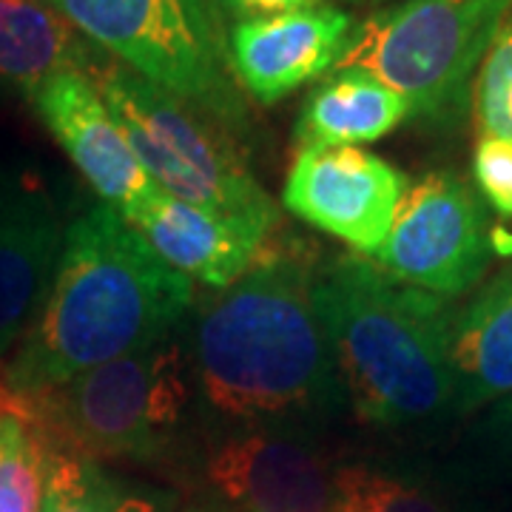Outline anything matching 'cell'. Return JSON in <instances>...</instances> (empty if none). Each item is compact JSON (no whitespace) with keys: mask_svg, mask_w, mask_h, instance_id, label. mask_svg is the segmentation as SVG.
Masks as SVG:
<instances>
[{"mask_svg":"<svg viewBox=\"0 0 512 512\" xmlns=\"http://www.w3.org/2000/svg\"><path fill=\"white\" fill-rule=\"evenodd\" d=\"M194 285L120 211L100 202L66 228L55 282L35 325L0 367V390L40 396L134 350L168 339Z\"/></svg>","mask_w":512,"mask_h":512,"instance_id":"6da1fadb","label":"cell"},{"mask_svg":"<svg viewBox=\"0 0 512 512\" xmlns=\"http://www.w3.org/2000/svg\"><path fill=\"white\" fill-rule=\"evenodd\" d=\"M313 271L293 251L262 254L197 325L202 393L239 421L316 413L339 396V373L313 302Z\"/></svg>","mask_w":512,"mask_h":512,"instance_id":"7a4b0ae2","label":"cell"},{"mask_svg":"<svg viewBox=\"0 0 512 512\" xmlns=\"http://www.w3.org/2000/svg\"><path fill=\"white\" fill-rule=\"evenodd\" d=\"M313 302L359 419L402 427L453 407L450 299L399 282L365 256L313 274Z\"/></svg>","mask_w":512,"mask_h":512,"instance_id":"3957f363","label":"cell"},{"mask_svg":"<svg viewBox=\"0 0 512 512\" xmlns=\"http://www.w3.org/2000/svg\"><path fill=\"white\" fill-rule=\"evenodd\" d=\"M512 0H402L353 23L336 69H365L407 100L413 120L453 126Z\"/></svg>","mask_w":512,"mask_h":512,"instance_id":"277c9868","label":"cell"},{"mask_svg":"<svg viewBox=\"0 0 512 512\" xmlns=\"http://www.w3.org/2000/svg\"><path fill=\"white\" fill-rule=\"evenodd\" d=\"M0 396L55 450L97 464L100 458L151 461L174 439L188 407L183 350L163 339L40 396L18 399L3 390Z\"/></svg>","mask_w":512,"mask_h":512,"instance_id":"5b68a950","label":"cell"},{"mask_svg":"<svg viewBox=\"0 0 512 512\" xmlns=\"http://www.w3.org/2000/svg\"><path fill=\"white\" fill-rule=\"evenodd\" d=\"M89 43L208 120L239 128L217 0H49Z\"/></svg>","mask_w":512,"mask_h":512,"instance_id":"8992f818","label":"cell"},{"mask_svg":"<svg viewBox=\"0 0 512 512\" xmlns=\"http://www.w3.org/2000/svg\"><path fill=\"white\" fill-rule=\"evenodd\" d=\"M89 77L120 123L154 185L197 208L254 225L265 237L279 222L274 200L228 140L177 97L126 66H97Z\"/></svg>","mask_w":512,"mask_h":512,"instance_id":"52a82bcc","label":"cell"},{"mask_svg":"<svg viewBox=\"0 0 512 512\" xmlns=\"http://www.w3.org/2000/svg\"><path fill=\"white\" fill-rule=\"evenodd\" d=\"M487 208L453 171L407 185L376 265L413 288L453 299L473 291L493 259Z\"/></svg>","mask_w":512,"mask_h":512,"instance_id":"ba28073f","label":"cell"},{"mask_svg":"<svg viewBox=\"0 0 512 512\" xmlns=\"http://www.w3.org/2000/svg\"><path fill=\"white\" fill-rule=\"evenodd\" d=\"M407 185L396 165L365 148H299L285 177L282 205L350 251L376 256Z\"/></svg>","mask_w":512,"mask_h":512,"instance_id":"9c48e42d","label":"cell"},{"mask_svg":"<svg viewBox=\"0 0 512 512\" xmlns=\"http://www.w3.org/2000/svg\"><path fill=\"white\" fill-rule=\"evenodd\" d=\"M29 97L74 168L114 211L128 217L160 191L89 74H52Z\"/></svg>","mask_w":512,"mask_h":512,"instance_id":"30bf717a","label":"cell"},{"mask_svg":"<svg viewBox=\"0 0 512 512\" xmlns=\"http://www.w3.org/2000/svg\"><path fill=\"white\" fill-rule=\"evenodd\" d=\"M63 237L52 194L26 174H0V367L35 325Z\"/></svg>","mask_w":512,"mask_h":512,"instance_id":"8fae6325","label":"cell"},{"mask_svg":"<svg viewBox=\"0 0 512 512\" xmlns=\"http://www.w3.org/2000/svg\"><path fill=\"white\" fill-rule=\"evenodd\" d=\"M350 32L353 18L333 6L239 20L228 35L231 74L256 103L274 106L336 69Z\"/></svg>","mask_w":512,"mask_h":512,"instance_id":"7c38bea8","label":"cell"},{"mask_svg":"<svg viewBox=\"0 0 512 512\" xmlns=\"http://www.w3.org/2000/svg\"><path fill=\"white\" fill-rule=\"evenodd\" d=\"M208 478L237 512H333L339 470L299 436L256 430L225 441Z\"/></svg>","mask_w":512,"mask_h":512,"instance_id":"4fadbf2b","label":"cell"},{"mask_svg":"<svg viewBox=\"0 0 512 512\" xmlns=\"http://www.w3.org/2000/svg\"><path fill=\"white\" fill-rule=\"evenodd\" d=\"M126 222L177 274L225 291L262 256L265 234L248 222L214 214L165 191L134 208Z\"/></svg>","mask_w":512,"mask_h":512,"instance_id":"5bb4252c","label":"cell"},{"mask_svg":"<svg viewBox=\"0 0 512 512\" xmlns=\"http://www.w3.org/2000/svg\"><path fill=\"white\" fill-rule=\"evenodd\" d=\"M450 370L458 413L512 396V262L453 313Z\"/></svg>","mask_w":512,"mask_h":512,"instance_id":"9a60e30c","label":"cell"},{"mask_svg":"<svg viewBox=\"0 0 512 512\" xmlns=\"http://www.w3.org/2000/svg\"><path fill=\"white\" fill-rule=\"evenodd\" d=\"M410 117L407 100L365 69H336L302 103L299 148L362 146L387 137Z\"/></svg>","mask_w":512,"mask_h":512,"instance_id":"2e32d148","label":"cell"},{"mask_svg":"<svg viewBox=\"0 0 512 512\" xmlns=\"http://www.w3.org/2000/svg\"><path fill=\"white\" fill-rule=\"evenodd\" d=\"M80 32L49 0H0V80L32 92L60 72H89Z\"/></svg>","mask_w":512,"mask_h":512,"instance_id":"e0dca14e","label":"cell"},{"mask_svg":"<svg viewBox=\"0 0 512 512\" xmlns=\"http://www.w3.org/2000/svg\"><path fill=\"white\" fill-rule=\"evenodd\" d=\"M168 498L46 444L40 512H163Z\"/></svg>","mask_w":512,"mask_h":512,"instance_id":"ac0fdd59","label":"cell"},{"mask_svg":"<svg viewBox=\"0 0 512 512\" xmlns=\"http://www.w3.org/2000/svg\"><path fill=\"white\" fill-rule=\"evenodd\" d=\"M46 441L0 396V512H40Z\"/></svg>","mask_w":512,"mask_h":512,"instance_id":"d6986e66","label":"cell"},{"mask_svg":"<svg viewBox=\"0 0 512 512\" xmlns=\"http://www.w3.org/2000/svg\"><path fill=\"white\" fill-rule=\"evenodd\" d=\"M333 512H450V507L421 481L373 467H342Z\"/></svg>","mask_w":512,"mask_h":512,"instance_id":"ffe728a7","label":"cell"},{"mask_svg":"<svg viewBox=\"0 0 512 512\" xmlns=\"http://www.w3.org/2000/svg\"><path fill=\"white\" fill-rule=\"evenodd\" d=\"M473 103L481 137L512 146V12L478 66Z\"/></svg>","mask_w":512,"mask_h":512,"instance_id":"44dd1931","label":"cell"},{"mask_svg":"<svg viewBox=\"0 0 512 512\" xmlns=\"http://www.w3.org/2000/svg\"><path fill=\"white\" fill-rule=\"evenodd\" d=\"M473 180L495 214L512 220V146L481 137L473 154Z\"/></svg>","mask_w":512,"mask_h":512,"instance_id":"7402d4cb","label":"cell"},{"mask_svg":"<svg viewBox=\"0 0 512 512\" xmlns=\"http://www.w3.org/2000/svg\"><path fill=\"white\" fill-rule=\"evenodd\" d=\"M228 12L239 18H271V15H285V12H299V9H313L319 0H220Z\"/></svg>","mask_w":512,"mask_h":512,"instance_id":"603a6c76","label":"cell"},{"mask_svg":"<svg viewBox=\"0 0 512 512\" xmlns=\"http://www.w3.org/2000/svg\"><path fill=\"white\" fill-rule=\"evenodd\" d=\"M490 436L512 458V396L495 407L493 419H490Z\"/></svg>","mask_w":512,"mask_h":512,"instance_id":"cb8c5ba5","label":"cell"},{"mask_svg":"<svg viewBox=\"0 0 512 512\" xmlns=\"http://www.w3.org/2000/svg\"><path fill=\"white\" fill-rule=\"evenodd\" d=\"M185 512H231V510H222V507H191V510Z\"/></svg>","mask_w":512,"mask_h":512,"instance_id":"d4e9b609","label":"cell"}]
</instances>
